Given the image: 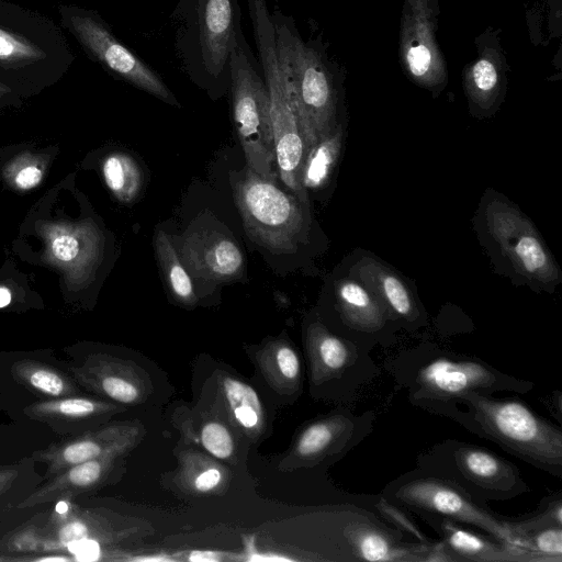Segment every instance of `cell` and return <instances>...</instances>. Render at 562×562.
Segmentation results:
<instances>
[{"instance_id":"obj_9","label":"cell","mask_w":562,"mask_h":562,"mask_svg":"<svg viewBox=\"0 0 562 562\" xmlns=\"http://www.w3.org/2000/svg\"><path fill=\"white\" fill-rule=\"evenodd\" d=\"M416 470L449 480L476 501H507L529 491L519 469L476 445L447 439L416 459Z\"/></svg>"},{"instance_id":"obj_34","label":"cell","mask_w":562,"mask_h":562,"mask_svg":"<svg viewBox=\"0 0 562 562\" xmlns=\"http://www.w3.org/2000/svg\"><path fill=\"white\" fill-rule=\"evenodd\" d=\"M68 548L77 559L82 561H95L101 553L100 543L90 538L74 541L68 544Z\"/></svg>"},{"instance_id":"obj_2","label":"cell","mask_w":562,"mask_h":562,"mask_svg":"<svg viewBox=\"0 0 562 562\" xmlns=\"http://www.w3.org/2000/svg\"><path fill=\"white\" fill-rule=\"evenodd\" d=\"M176 48L189 78L210 92L229 88V59L241 13L237 0H179L171 14Z\"/></svg>"},{"instance_id":"obj_8","label":"cell","mask_w":562,"mask_h":562,"mask_svg":"<svg viewBox=\"0 0 562 562\" xmlns=\"http://www.w3.org/2000/svg\"><path fill=\"white\" fill-rule=\"evenodd\" d=\"M229 90L234 124L247 166L274 181L276 154L267 87L243 30L237 34L229 59Z\"/></svg>"},{"instance_id":"obj_41","label":"cell","mask_w":562,"mask_h":562,"mask_svg":"<svg viewBox=\"0 0 562 562\" xmlns=\"http://www.w3.org/2000/svg\"><path fill=\"white\" fill-rule=\"evenodd\" d=\"M37 561H68V558L66 557H46V558H40L36 559Z\"/></svg>"},{"instance_id":"obj_1","label":"cell","mask_w":562,"mask_h":562,"mask_svg":"<svg viewBox=\"0 0 562 562\" xmlns=\"http://www.w3.org/2000/svg\"><path fill=\"white\" fill-rule=\"evenodd\" d=\"M469 431L552 475L562 476V430L517 398L468 394L430 405Z\"/></svg>"},{"instance_id":"obj_38","label":"cell","mask_w":562,"mask_h":562,"mask_svg":"<svg viewBox=\"0 0 562 562\" xmlns=\"http://www.w3.org/2000/svg\"><path fill=\"white\" fill-rule=\"evenodd\" d=\"M11 302V291L3 285H0V308L5 307Z\"/></svg>"},{"instance_id":"obj_35","label":"cell","mask_w":562,"mask_h":562,"mask_svg":"<svg viewBox=\"0 0 562 562\" xmlns=\"http://www.w3.org/2000/svg\"><path fill=\"white\" fill-rule=\"evenodd\" d=\"M222 474L216 468H209L202 471L194 480V487L200 492H209L215 488L221 482Z\"/></svg>"},{"instance_id":"obj_33","label":"cell","mask_w":562,"mask_h":562,"mask_svg":"<svg viewBox=\"0 0 562 562\" xmlns=\"http://www.w3.org/2000/svg\"><path fill=\"white\" fill-rule=\"evenodd\" d=\"M273 356L274 366L282 378L290 381L299 378L301 371L300 359L291 347L281 345L276 348Z\"/></svg>"},{"instance_id":"obj_28","label":"cell","mask_w":562,"mask_h":562,"mask_svg":"<svg viewBox=\"0 0 562 562\" xmlns=\"http://www.w3.org/2000/svg\"><path fill=\"white\" fill-rule=\"evenodd\" d=\"M519 537L528 561H562V526L537 528Z\"/></svg>"},{"instance_id":"obj_14","label":"cell","mask_w":562,"mask_h":562,"mask_svg":"<svg viewBox=\"0 0 562 562\" xmlns=\"http://www.w3.org/2000/svg\"><path fill=\"white\" fill-rule=\"evenodd\" d=\"M179 254L184 267L211 282L234 280L244 270V255L236 241L216 231L199 229L187 234Z\"/></svg>"},{"instance_id":"obj_11","label":"cell","mask_w":562,"mask_h":562,"mask_svg":"<svg viewBox=\"0 0 562 562\" xmlns=\"http://www.w3.org/2000/svg\"><path fill=\"white\" fill-rule=\"evenodd\" d=\"M484 240L494 256L529 285L551 291L560 281L559 268L532 223L517 207L499 198L483 210Z\"/></svg>"},{"instance_id":"obj_30","label":"cell","mask_w":562,"mask_h":562,"mask_svg":"<svg viewBox=\"0 0 562 562\" xmlns=\"http://www.w3.org/2000/svg\"><path fill=\"white\" fill-rule=\"evenodd\" d=\"M4 175L10 183L20 190L35 188L43 178V168L35 157L22 155L7 166Z\"/></svg>"},{"instance_id":"obj_23","label":"cell","mask_w":562,"mask_h":562,"mask_svg":"<svg viewBox=\"0 0 562 562\" xmlns=\"http://www.w3.org/2000/svg\"><path fill=\"white\" fill-rule=\"evenodd\" d=\"M11 374L16 382L41 395L58 398L77 395L75 380L58 369L36 360H20L12 364Z\"/></svg>"},{"instance_id":"obj_10","label":"cell","mask_w":562,"mask_h":562,"mask_svg":"<svg viewBox=\"0 0 562 562\" xmlns=\"http://www.w3.org/2000/svg\"><path fill=\"white\" fill-rule=\"evenodd\" d=\"M232 183L247 235L271 252H293L307 227L304 205L296 196L248 166Z\"/></svg>"},{"instance_id":"obj_21","label":"cell","mask_w":562,"mask_h":562,"mask_svg":"<svg viewBox=\"0 0 562 562\" xmlns=\"http://www.w3.org/2000/svg\"><path fill=\"white\" fill-rule=\"evenodd\" d=\"M441 535V546L450 561H524L515 550L462 528L448 519L427 520Z\"/></svg>"},{"instance_id":"obj_39","label":"cell","mask_w":562,"mask_h":562,"mask_svg":"<svg viewBox=\"0 0 562 562\" xmlns=\"http://www.w3.org/2000/svg\"><path fill=\"white\" fill-rule=\"evenodd\" d=\"M133 560H135V561H167L170 559L167 557H161V555H150V557H137V558H134Z\"/></svg>"},{"instance_id":"obj_4","label":"cell","mask_w":562,"mask_h":562,"mask_svg":"<svg viewBox=\"0 0 562 562\" xmlns=\"http://www.w3.org/2000/svg\"><path fill=\"white\" fill-rule=\"evenodd\" d=\"M409 401L422 408L476 393H526L533 389L521 380L492 368L482 360L448 352L427 351L400 356L390 364Z\"/></svg>"},{"instance_id":"obj_31","label":"cell","mask_w":562,"mask_h":562,"mask_svg":"<svg viewBox=\"0 0 562 562\" xmlns=\"http://www.w3.org/2000/svg\"><path fill=\"white\" fill-rule=\"evenodd\" d=\"M201 442L206 451L218 459H228L234 452L233 437L220 422H209L202 427Z\"/></svg>"},{"instance_id":"obj_15","label":"cell","mask_w":562,"mask_h":562,"mask_svg":"<svg viewBox=\"0 0 562 562\" xmlns=\"http://www.w3.org/2000/svg\"><path fill=\"white\" fill-rule=\"evenodd\" d=\"M128 430L121 426H106L59 440L33 453V459L47 465L46 479L63 470L93 459L117 457L130 443Z\"/></svg>"},{"instance_id":"obj_37","label":"cell","mask_w":562,"mask_h":562,"mask_svg":"<svg viewBox=\"0 0 562 562\" xmlns=\"http://www.w3.org/2000/svg\"><path fill=\"white\" fill-rule=\"evenodd\" d=\"M189 560L194 562H216L221 560V557L218 552L199 550L192 551Z\"/></svg>"},{"instance_id":"obj_20","label":"cell","mask_w":562,"mask_h":562,"mask_svg":"<svg viewBox=\"0 0 562 562\" xmlns=\"http://www.w3.org/2000/svg\"><path fill=\"white\" fill-rule=\"evenodd\" d=\"M335 293L342 322L356 334H382L392 321L374 294L352 277L339 280Z\"/></svg>"},{"instance_id":"obj_3","label":"cell","mask_w":562,"mask_h":562,"mask_svg":"<svg viewBox=\"0 0 562 562\" xmlns=\"http://www.w3.org/2000/svg\"><path fill=\"white\" fill-rule=\"evenodd\" d=\"M75 56L61 30L48 18L0 0V81L15 87L60 79Z\"/></svg>"},{"instance_id":"obj_6","label":"cell","mask_w":562,"mask_h":562,"mask_svg":"<svg viewBox=\"0 0 562 562\" xmlns=\"http://www.w3.org/2000/svg\"><path fill=\"white\" fill-rule=\"evenodd\" d=\"M382 495L387 503L415 513L426 521L448 519L474 527L528 561L510 521L493 514L486 504L449 480L415 469L391 482Z\"/></svg>"},{"instance_id":"obj_17","label":"cell","mask_w":562,"mask_h":562,"mask_svg":"<svg viewBox=\"0 0 562 562\" xmlns=\"http://www.w3.org/2000/svg\"><path fill=\"white\" fill-rule=\"evenodd\" d=\"M308 341L315 366L325 378L340 379L352 372L369 382L378 371L368 350L329 333L322 324L310 327Z\"/></svg>"},{"instance_id":"obj_40","label":"cell","mask_w":562,"mask_h":562,"mask_svg":"<svg viewBox=\"0 0 562 562\" xmlns=\"http://www.w3.org/2000/svg\"><path fill=\"white\" fill-rule=\"evenodd\" d=\"M13 93L14 92L10 87H8L7 85H4L0 81V98L10 97Z\"/></svg>"},{"instance_id":"obj_12","label":"cell","mask_w":562,"mask_h":562,"mask_svg":"<svg viewBox=\"0 0 562 562\" xmlns=\"http://www.w3.org/2000/svg\"><path fill=\"white\" fill-rule=\"evenodd\" d=\"M59 13L61 25L104 70L166 103L178 105L176 97L156 71L121 43L95 11L61 5Z\"/></svg>"},{"instance_id":"obj_29","label":"cell","mask_w":562,"mask_h":562,"mask_svg":"<svg viewBox=\"0 0 562 562\" xmlns=\"http://www.w3.org/2000/svg\"><path fill=\"white\" fill-rule=\"evenodd\" d=\"M405 60L412 76L417 79H426L432 71L436 56L431 48L430 38L426 32L414 33L405 44Z\"/></svg>"},{"instance_id":"obj_13","label":"cell","mask_w":562,"mask_h":562,"mask_svg":"<svg viewBox=\"0 0 562 562\" xmlns=\"http://www.w3.org/2000/svg\"><path fill=\"white\" fill-rule=\"evenodd\" d=\"M42 235L46 243V260L61 269L71 283L88 282L103 249V237L98 227L89 221L45 224Z\"/></svg>"},{"instance_id":"obj_22","label":"cell","mask_w":562,"mask_h":562,"mask_svg":"<svg viewBox=\"0 0 562 562\" xmlns=\"http://www.w3.org/2000/svg\"><path fill=\"white\" fill-rule=\"evenodd\" d=\"M114 411L106 402L82 396H65L33 403L24 408V414L35 420L49 424L52 427L69 423L83 422Z\"/></svg>"},{"instance_id":"obj_24","label":"cell","mask_w":562,"mask_h":562,"mask_svg":"<svg viewBox=\"0 0 562 562\" xmlns=\"http://www.w3.org/2000/svg\"><path fill=\"white\" fill-rule=\"evenodd\" d=\"M342 146V128L340 125L322 137L307 153L301 183L303 189L316 191L322 189L330 179L337 165Z\"/></svg>"},{"instance_id":"obj_5","label":"cell","mask_w":562,"mask_h":562,"mask_svg":"<svg viewBox=\"0 0 562 562\" xmlns=\"http://www.w3.org/2000/svg\"><path fill=\"white\" fill-rule=\"evenodd\" d=\"M260 68L267 87L276 165L283 184L303 204L307 192L301 183L307 147L293 97L278 63L274 27L266 0H247Z\"/></svg>"},{"instance_id":"obj_7","label":"cell","mask_w":562,"mask_h":562,"mask_svg":"<svg viewBox=\"0 0 562 562\" xmlns=\"http://www.w3.org/2000/svg\"><path fill=\"white\" fill-rule=\"evenodd\" d=\"M279 66L293 97L307 153L336 127L330 78L319 54L300 37L290 16L271 15Z\"/></svg>"},{"instance_id":"obj_26","label":"cell","mask_w":562,"mask_h":562,"mask_svg":"<svg viewBox=\"0 0 562 562\" xmlns=\"http://www.w3.org/2000/svg\"><path fill=\"white\" fill-rule=\"evenodd\" d=\"M102 172L108 188L122 202L133 201L143 186V173L135 159L124 153H112L103 161Z\"/></svg>"},{"instance_id":"obj_32","label":"cell","mask_w":562,"mask_h":562,"mask_svg":"<svg viewBox=\"0 0 562 562\" xmlns=\"http://www.w3.org/2000/svg\"><path fill=\"white\" fill-rule=\"evenodd\" d=\"M472 80L479 93H491L498 81L494 64L486 58L479 59L472 68Z\"/></svg>"},{"instance_id":"obj_18","label":"cell","mask_w":562,"mask_h":562,"mask_svg":"<svg viewBox=\"0 0 562 562\" xmlns=\"http://www.w3.org/2000/svg\"><path fill=\"white\" fill-rule=\"evenodd\" d=\"M115 457H103L71 465L50 476L29 497L19 504L20 508H29L55 501L69 499L81 493L94 490L103 483L113 467Z\"/></svg>"},{"instance_id":"obj_16","label":"cell","mask_w":562,"mask_h":562,"mask_svg":"<svg viewBox=\"0 0 562 562\" xmlns=\"http://www.w3.org/2000/svg\"><path fill=\"white\" fill-rule=\"evenodd\" d=\"M351 276L374 294L392 321L413 329L422 325L424 315L413 293L390 268L373 258L364 257L356 261Z\"/></svg>"},{"instance_id":"obj_19","label":"cell","mask_w":562,"mask_h":562,"mask_svg":"<svg viewBox=\"0 0 562 562\" xmlns=\"http://www.w3.org/2000/svg\"><path fill=\"white\" fill-rule=\"evenodd\" d=\"M70 372L81 386L117 403L133 404L140 396L125 366L109 356H89L82 366L70 368Z\"/></svg>"},{"instance_id":"obj_27","label":"cell","mask_w":562,"mask_h":562,"mask_svg":"<svg viewBox=\"0 0 562 562\" xmlns=\"http://www.w3.org/2000/svg\"><path fill=\"white\" fill-rule=\"evenodd\" d=\"M222 390L228 407L240 427L257 429L261 422L262 408L256 391L235 378H223Z\"/></svg>"},{"instance_id":"obj_36","label":"cell","mask_w":562,"mask_h":562,"mask_svg":"<svg viewBox=\"0 0 562 562\" xmlns=\"http://www.w3.org/2000/svg\"><path fill=\"white\" fill-rule=\"evenodd\" d=\"M18 476V470L14 468L0 469V494L5 492Z\"/></svg>"},{"instance_id":"obj_25","label":"cell","mask_w":562,"mask_h":562,"mask_svg":"<svg viewBox=\"0 0 562 562\" xmlns=\"http://www.w3.org/2000/svg\"><path fill=\"white\" fill-rule=\"evenodd\" d=\"M155 248L160 269L172 296L181 304L194 305L196 295L190 274L187 272L172 240L165 232H157Z\"/></svg>"}]
</instances>
